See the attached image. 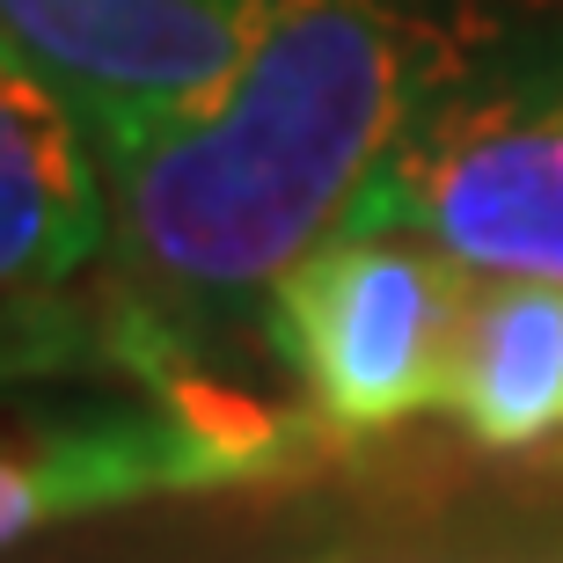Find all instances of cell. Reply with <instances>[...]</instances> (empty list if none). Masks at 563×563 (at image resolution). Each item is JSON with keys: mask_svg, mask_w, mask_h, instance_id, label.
Returning a JSON list of instances; mask_svg holds the SVG:
<instances>
[{"mask_svg": "<svg viewBox=\"0 0 563 563\" xmlns=\"http://www.w3.org/2000/svg\"><path fill=\"white\" fill-rule=\"evenodd\" d=\"M292 446L300 424L206 380H162L140 402L15 410L0 418V549L88 512L278 476Z\"/></svg>", "mask_w": 563, "mask_h": 563, "instance_id": "277c9868", "label": "cell"}, {"mask_svg": "<svg viewBox=\"0 0 563 563\" xmlns=\"http://www.w3.org/2000/svg\"><path fill=\"white\" fill-rule=\"evenodd\" d=\"M264 0H0V37L125 154L234 81Z\"/></svg>", "mask_w": 563, "mask_h": 563, "instance_id": "5b68a950", "label": "cell"}, {"mask_svg": "<svg viewBox=\"0 0 563 563\" xmlns=\"http://www.w3.org/2000/svg\"><path fill=\"white\" fill-rule=\"evenodd\" d=\"M110 242V168L81 110L0 37V292H37Z\"/></svg>", "mask_w": 563, "mask_h": 563, "instance_id": "8992f818", "label": "cell"}, {"mask_svg": "<svg viewBox=\"0 0 563 563\" xmlns=\"http://www.w3.org/2000/svg\"><path fill=\"white\" fill-rule=\"evenodd\" d=\"M352 228H402L476 278L563 286V37L483 52L366 184Z\"/></svg>", "mask_w": 563, "mask_h": 563, "instance_id": "7a4b0ae2", "label": "cell"}, {"mask_svg": "<svg viewBox=\"0 0 563 563\" xmlns=\"http://www.w3.org/2000/svg\"><path fill=\"white\" fill-rule=\"evenodd\" d=\"M446 410L483 446H534L563 432V286L476 278Z\"/></svg>", "mask_w": 563, "mask_h": 563, "instance_id": "52a82bcc", "label": "cell"}, {"mask_svg": "<svg viewBox=\"0 0 563 563\" xmlns=\"http://www.w3.org/2000/svg\"><path fill=\"white\" fill-rule=\"evenodd\" d=\"M476 272L402 228H336L272 286V344L330 432H388L454 402Z\"/></svg>", "mask_w": 563, "mask_h": 563, "instance_id": "3957f363", "label": "cell"}, {"mask_svg": "<svg viewBox=\"0 0 563 563\" xmlns=\"http://www.w3.org/2000/svg\"><path fill=\"white\" fill-rule=\"evenodd\" d=\"M483 52H498L490 0H264L234 81L103 162L110 242L184 314L272 300Z\"/></svg>", "mask_w": 563, "mask_h": 563, "instance_id": "6da1fadb", "label": "cell"}]
</instances>
